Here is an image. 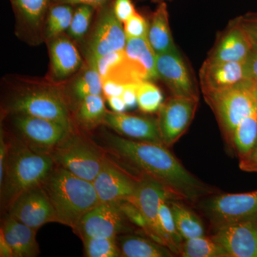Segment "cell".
Masks as SVG:
<instances>
[{"label":"cell","instance_id":"6da1fadb","mask_svg":"<svg viewBox=\"0 0 257 257\" xmlns=\"http://www.w3.org/2000/svg\"><path fill=\"white\" fill-rule=\"evenodd\" d=\"M105 143L113 155L160 182L177 200L195 202L211 193L163 144L137 141L113 134L106 135Z\"/></svg>","mask_w":257,"mask_h":257},{"label":"cell","instance_id":"7a4b0ae2","mask_svg":"<svg viewBox=\"0 0 257 257\" xmlns=\"http://www.w3.org/2000/svg\"><path fill=\"white\" fill-rule=\"evenodd\" d=\"M41 185L54 208L57 222L73 230L88 211L100 204L92 182L62 167L54 168Z\"/></svg>","mask_w":257,"mask_h":257},{"label":"cell","instance_id":"3957f363","mask_svg":"<svg viewBox=\"0 0 257 257\" xmlns=\"http://www.w3.org/2000/svg\"><path fill=\"white\" fill-rule=\"evenodd\" d=\"M54 165L50 153L37 152L23 143L10 145L4 177L0 182L2 204L10 209L23 193L41 185Z\"/></svg>","mask_w":257,"mask_h":257},{"label":"cell","instance_id":"277c9868","mask_svg":"<svg viewBox=\"0 0 257 257\" xmlns=\"http://www.w3.org/2000/svg\"><path fill=\"white\" fill-rule=\"evenodd\" d=\"M204 96L230 145L238 124L257 110V82L248 77L232 87Z\"/></svg>","mask_w":257,"mask_h":257},{"label":"cell","instance_id":"5b68a950","mask_svg":"<svg viewBox=\"0 0 257 257\" xmlns=\"http://www.w3.org/2000/svg\"><path fill=\"white\" fill-rule=\"evenodd\" d=\"M55 164L79 178L93 182L106 160L88 140L69 134L50 152Z\"/></svg>","mask_w":257,"mask_h":257},{"label":"cell","instance_id":"8992f818","mask_svg":"<svg viewBox=\"0 0 257 257\" xmlns=\"http://www.w3.org/2000/svg\"><path fill=\"white\" fill-rule=\"evenodd\" d=\"M8 111L50 120L72 130L68 106L62 93L53 87L29 89L15 96Z\"/></svg>","mask_w":257,"mask_h":257},{"label":"cell","instance_id":"52a82bcc","mask_svg":"<svg viewBox=\"0 0 257 257\" xmlns=\"http://www.w3.org/2000/svg\"><path fill=\"white\" fill-rule=\"evenodd\" d=\"M126 44L124 25L115 15L113 4L106 3L99 8L95 23L85 42L84 55L87 65L93 67L101 57L124 50Z\"/></svg>","mask_w":257,"mask_h":257},{"label":"cell","instance_id":"ba28073f","mask_svg":"<svg viewBox=\"0 0 257 257\" xmlns=\"http://www.w3.org/2000/svg\"><path fill=\"white\" fill-rule=\"evenodd\" d=\"M203 210L214 229L236 221L257 217V190L214 196L204 202Z\"/></svg>","mask_w":257,"mask_h":257},{"label":"cell","instance_id":"9c48e42d","mask_svg":"<svg viewBox=\"0 0 257 257\" xmlns=\"http://www.w3.org/2000/svg\"><path fill=\"white\" fill-rule=\"evenodd\" d=\"M163 199H176L162 184L143 175L138 180L136 191L126 201L134 204L145 216L153 234L154 241L171 250L170 243L161 226L159 216L160 202Z\"/></svg>","mask_w":257,"mask_h":257},{"label":"cell","instance_id":"30bf717a","mask_svg":"<svg viewBox=\"0 0 257 257\" xmlns=\"http://www.w3.org/2000/svg\"><path fill=\"white\" fill-rule=\"evenodd\" d=\"M198 101L192 98L174 95L164 101L157 119L164 145L172 146L186 133L194 119Z\"/></svg>","mask_w":257,"mask_h":257},{"label":"cell","instance_id":"8fae6325","mask_svg":"<svg viewBox=\"0 0 257 257\" xmlns=\"http://www.w3.org/2000/svg\"><path fill=\"white\" fill-rule=\"evenodd\" d=\"M127 220L118 203H100L88 211L74 231L84 238H116L126 229Z\"/></svg>","mask_w":257,"mask_h":257},{"label":"cell","instance_id":"7c38bea8","mask_svg":"<svg viewBox=\"0 0 257 257\" xmlns=\"http://www.w3.org/2000/svg\"><path fill=\"white\" fill-rule=\"evenodd\" d=\"M9 214L36 230L47 223L57 222L54 208L42 185L19 196L10 207Z\"/></svg>","mask_w":257,"mask_h":257},{"label":"cell","instance_id":"4fadbf2b","mask_svg":"<svg viewBox=\"0 0 257 257\" xmlns=\"http://www.w3.org/2000/svg\"><path fill=\"white\" fill-rule=\"evenodd\" d=\"M211 237L230 257H257V217L217 228Z\"/></svg>","mask_w":257,"mask_h":257},{"label":"cell","instance_id":"5bb4252c","mask_svg":"<svg viewBox=\"0 0 257 257\" xmlns=\"http://www.w3.org/2000/svg\"><path fill=\"white\" fill-rule=\"evenodd\" d=\"M157 72L174 96L199 100L195 83L183 57L177 48L157 55Z\"/></svg>","mask_w":257,"mask_h":257},{"label":"cell","instance_id":"9a60e30c","mask_svg":"<svg viewBox=\"0 0 257 257\" xmlns=\"http://www.w3.org/2000/svg\"><path fill=\"white\" fill-rule=\"evenodd\" d=\"M16 17L17 35L30 45L44 41V28L52 0H10Z\"/></svg>","mask_w":257,"mask_h":257},{"label":"cell","instance_id":"2e32d148","mask_svg":"<svg viewBox=\"0 0 257 257\" xmlns=\"http://www.w3.org/2000/svg\"><path fill=\"white\" fill-rule=\"evenodd\" d=\"M14 116L13 121L19 133L29 143L40 148L52 150L72 133L63 125L50 120L26 114Z\"/></svg>","mask_w":257,"mask_h":257},{"label":"cell","instance_id":"e0dca14e","mask_svg":"<svg viewBox=\"0 0 257 257\" xmlns=\"http://www.w3.org/2000/svg\"><path fill=\"white\" fill-rule=\"evenodd\" d=\"M37 230L7 216L0 232V256L2 257H33L39 254Z\"/></svg>","mask_w":257,"mask_h":257},{"label":"cell","instance_id":"ac0fdd59","mask_svg":"<svg viewBox=\"0 0 257 257\" xmlns=\"http://www.w3.org/2000/svg\"><path fill=\"white\" fill-rule=\"evenodd\" d=\"M250 77L245 62H215L206 60L199 72L201 89L204 95L232 87Z\"/></svg>","mask_w":257,"mask_h":257},{"label":"cell","instance_id":"d6986e66","mask_svg":"<svg viewBox=\"0 0 257 257\" xmlns=\"http://www.w3.org/2000/svg\"><path fill=\"white\" fill-rule=\"evenodd\" d=\"M92 183L99 202L118 203L126 201L133 195L138 180L126 175L106 158Z\"/></svg>","mask_w":257,"mask_h":257},{"label":"cell","instance_id":"ffe728a7","mask_svg":"<svg viewBox=\"0 0 257 257\" xmlns=\"http://www.w3.org/2000/svg\"><path fill=\"white\" fill-rule=\"evenodd\" d=\"M103 124L130 140L163 144L157 119L153 118L106 111Z\"/></svg>","mask_w":257,"mask_h":257},{"label":"cell","instance_id":"44dd1931","mask_svg":"<svg viewBox=\"0 0 257 257\" xmlns=\"http://www.w3.org/2000/svg\"><path fill=\"white\" fill-rule=\"evenodd\" d=\"M252 49L247 35L236 18L218 37L207 60L215 62H245Z\"/></svg>","mask_w":257,"mask_h":257},{"label":"cell","instance_id":"7402d4cb","mask_svg":"<svg viewBox=\"0 0 257 257\" xmlns=\"http://www.w3.org/2000/svg\"><path fill=\"white\" fill-rule=\"evenodd\" d=\"M47 43L50 58V72L55 80H65L82 67V57L68 35L63 34Z\"/></svg>","mask_w":257,"mask_h":257},{"label":"cell","instance_id":"603a6c76","mask_svg":"<svg viewBox=\"0 0 257 257\" xmlns=\"http://www.w3.org/2000/svg\"><path fill=\"white\" fill-rule=\"evenodd\" d=\"M93 67L98 71L102 80L109 79L124 85L143 82L131 61L128 60L124 50L101 57Z\"/></svg>","mask_w":257,"mask_h":257},{"label":"cell","instance_id":"cb8c5ba5","mask_svg":"<svg viewBox=\"0 0 257 257\" xmlns=\"http://www.w3.org/2000/svg\"><path fill=\"white\" fill-rule=\"evenodd\" d=\"M124 52L143 81L159 79L157 55L147 38L127 39Z\"/></svg>","mask_w":257,"mask_h":257},{"label":"cell","instance_id":"d4e9b609","mask_svg":"<svg viewBox=\"0 0 257 257\" xmlns=\"http://www.w3.org/2000/svg\"><path fill=\"white\" fill-rule=\"evenodd\" d=\"M147 40L157 55L177 48L171 32L168 10L165 2L159 3L152 14Z\"/></svg>","mask_w":257,"mask_h":257},{"label":"cell","instance_id":"484cf974","mask_svg":"<svg viewBox=\"0 0 257 257\" xmlns=\"http://www.w3.org/2000/svg\"><path fill=\"white\" fill-rule=\"evenodd\" d=\"M121 256L124 257H169L175 256L170 248L153 239L141 236H120L117 239Z\"/></svg>","mask_w":257,"mask_h":257},{"label":"cell","instance_id":"4316f807","mask_svg":"<svg viewBox=\"0 0 257 257\" xmlns=\"http://www.w3.org/2000/svg\"><path fill=\"white\" fill-rule=\"evenodd\" d=\"M230 147L239 160L257 146V110L248 115L235 128Z\"/></svg>","mask_w":257,"mask_h":257},{"label":"cell","instance_id":"83f0119b","mask_svg":"<svg viewBox=\"0 0 257 257\" xmlns=\"http://www.w3.org/2000/svg\"><path fill=\"white\" fill-rule=\"evenodd\" d=\"M178 229L184 240L205 236V229L202 220L191 209L177 199L168 201Z\"/></svg>","mask_w":257,"mask_h":257},{"label":"cell","instance_id":"f1b7e54d","mask_svg":"<svg viewBox=\"0 0 257 257\" xmlns=\"http://www.w3.org/2000/svg\"><path fill=\"white\" fill-rule=\"evenodd\" d=\"M74 12L73 5H51L44 28V41L48 42L52 39L65 34L72 23Z\"/></svg>","mask_w":257,"mask_h":257},{"label":"cell","instance_id":"f546056e","mask_svg":"<svg viewBox=\"0 0 257 257\" xmlns=\"http://www.w3.org/2000/svg\"><path fill=\"white\" fill-rule=\"evenodd\" d=\"M102 95H90L80 101L76 119L83 127L90 130L103 124L106 112Z\"/></svg>","mask_w":257,"mask_h":257},{"label":"cell","instance_id":"4dcf8cb0","mask_svg":"<svg viewBox=\"0 0 257 257\" xmlns=\"http://www.w3.org/2000/svg\"><path fill=\"white\" fill-rule=\"evenodd\" d=\"M179 254L183 257H230L222 246L205 236L184 240Z\"/></svg>","mask_w":257,"mask_h":257},{"label":"cell","instance_id":"1f68e13d","mask_svg":"<svg viewBox=\"0 0 257 257\" xmlns=\"http://www.w3.org/2000/svg\"><path fill=\"white\" fill-rule=\"evenodd\" d=\"M72 91L79 100L90 95H102V79L95 67L87 65L72 84Z\"/></svg>","mask_w":257,"mask_h":257},{"label":"cell","instance_id":"d6a6232c","mask_svg":"<svg viewBox=\"0 0 257 257\" xmlns=\"http://www.w3.org/2000/svg\"><path fill=\"white\" fill-rule=\"evenodd\" d=\"M137 98L139 109L147 114L157 112L164 103L162 91L152 81L137 84Z\"/></svg>","mask_w":257,"mask_h":257},{"label":"cell","instance_id":"836d02e7","mask_svg":"<svg viewBox=\"0 0 257 257\" xmlns=\"http://www.w3.org/2000/svg\"><path fill=\"white\" fill-rule=\"evenodd\" d=\"M77 6L74 8L73 18L67 35L72 40L80 42L84 40L89 33L95 8L86 5Z\"/></svg>","mask_w":257,"mask_h":257},{"label":"cell","instance_id":"e575fe53","mask_svg":"<svg viewBox=\"0 0 257 257\" xmlns=\"http://www.w3.org/2000/svg\"><path fill=\"white\" fill-rule=\"evenodd\" d=\"M169 200L170 199H163L161 201L159 216L161 226L170 243L171 251L175 254H179V247L184 239L176 226L175 218L169 204Z\"/></svg>","mask_w":257,"mask_h":257},{"label":"cell","instance_id":"d590c367","mask_svg":"<svg viewBox=\"0 0 257 257\" xmlns=\"http://www.w3.org/2000/svg\"><path fill=\"white\" fill-rule=\"evenodd\" d=\"M82 241L85 256H121L116 238L88 237L82 239Z\"/></svg>","mask_w":257,"mask_h":257},{"label":"cell","instance_id":"8d00e7d4","mask_svg":"<svg viewBox=\"0 0 257 257\" xmlns=\"http://www.w3.org/2000/svg\"><path fill=\"white\" fill-rule=\"evenodd\" d=\"M123 25L126 40L130 38H147L150 24L139 13L134 15Z\"/></svg>","mask_w":257,"mask_h":257},{"label":"cell","instance_id":"74e56055","mask_svg":"<svg viewBox=\"0 0 257 257\" xmlns=\"http://www.w3.org/2000/svg\"><path fill=\"white\" fill-rule=\"evenodd\" d=\"M236 19L247 35L252 48L257 52V12L246 13Z\"/></svg>","mask_w":257,"mask_h":257},{"label":"cell","instance_id":"f35d334b","mask_svg":"<svg viewBox=\"0 0 257 257\" xmlns=\"http://www.w3.org/2000/svg\"><path fill=\"white\" fill-rule=\"evenodd\" d=\"M113 9L116 18L122 24L137 13L132 0H114Z\"/></svg>","mask_w":257,"mask_h":257},{"label":"cell","instance_id":"ab89813d","mask_svg":"<svg viewBox=\"0 0 257 257\" xmlns=\"http://www.w3.org/2000/svg\"><path fill=\"white\" fill-rule=\"evenodd\" d=\"M126 86L109 79L102 80L103 94L106 99L110 96H121Z\"/></svg>","mask_w":257,"mask_h":257},{"label":"cell","instance_id":"60d3db41","mask_svg":"<svg viewBox=\"0 0 257 257\" xmlns=\"http://www.w3.org/2000/svg\"><path fill=\"white\" fill-rule=\"evenodd\" d=\"M240 170L246 172H257V146L243 159L239 160Z\"/></svg>","mask_w":257,"mask_h":257},{"label":"cell","instance_id":"b9f144b4","mask_svg":"<svg viewBox=\"0 0 257 257\" xmlns=\"http://www.w3.org/2000/svg\"><path fill=\"white\" fill-rule=\"evenodd\" d=\"M109 0H52V4H67L70 5H86L94 7L95 9L109 3Z\"/></svg>","mask_w":257,"mask_h":257},{"label":"cell","instance_id":"7bdbcfd3","mask_svg":"<svg viewBox=\"0 0 257 257\" xmlns=\"http://www.w3.org/2000/svg\"><path fill=\"white\" fill-rule=\"evenodd\" d=\"M121 97L124 99L128 109H132L138 106L137 98V84H128L125 87L124 92Z\"/></svg>","mask_w":257,"mask_h":257},{"label":"cell","instance_id":"ee69618b","mask_svg":"<svg viewBox=\"0 0 257 257\" xmlns=\"http://www.w3.org/2000/svg\"><path fill=\"white\" fill-rule=\"evenodd\" d=\"M9 145L5 143L4 135L1 132V140H0V182L4 177L5 166H6L7 158H8Z\"/></svg>","mask_w":257,"mask_h":257},{"label":"cell","instance_id":"f6af8a7d","mask_svg":"<svg viewBox=\"0 0 257 257\" xmlns=\"http://www.w3.org/2000/svg\"><path fill=\"white\" fill-rule=\"evenodd\" d=\"M106 100H107L111 109L114 112H125L128 109L121 96H110V97L106 98Z\"/></svg>","mask_w":257,"mask_h":257},{"label":"cell","instance_id":"bcb514c9","mask_svg":"<svg viewBox=\"0 0 257 257\" xmlns=\"http://www.w3.org/2000/svg\"><path fill=\"white\" fill-rule=\"evenodd\" d=\"M246 64L249 71L250 77L257 82V52L253 49L248 55Z\"/></svg>","mask_w":257,"mask_h":257},{"label":"cell","instance_id":"7dc6e473","mask_svg":"<svg viewBox=\"0 0 257 257\" xmlns=\"http://www.w3.org/2000/svg\"><path fill=\"white\" fill-rule=\"evenodd\" d=\"M154 1L156 2V3H162V2L167 1V0H154Z\"/></svg>","mask_w":257,"mask_h":257}]
</instances>
